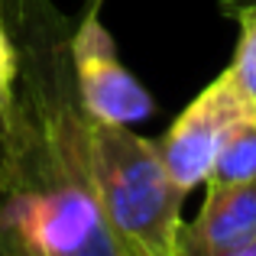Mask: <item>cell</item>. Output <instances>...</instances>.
<instances>
[{"instance_id": "obj_1", "label": "cell", "mask_w": 256, "mask_h": 256, "mask_svg": "<svg viewBox=\"0 0 256 256\" xmlns=\"http://www.w3.org/2000/svg\"><path fill=\"white\" fill-rule=\"evenodd\" d=\"M0 16L16 42V82L0 98V211L39 256H120L98 204L72 20L52 0H0Z\"/></svg>"}, {"instance_id": "obj_2", "label": "cell", "mask_w": 256, "mask_h": 256, "mask_svg": "<svg viewBox=\"0 0 256 256\" xmlns=\"http://www.w3.org/2000/svg\"><path fill=\"white\" fill-rule=\"evenodd\" d=\"M91 169L120 256H175L185 192L172 182L156 140L91 120Z\"/></svg>"}, {"instance_id": "obj_3", "label": "cell", "mask_w": 256, "mask_h": 256, "mask_svg": "<svg viewBox=\"0 0 256 256\" xmlns=\"http://www.w3.org/2000/svg\"><path fill=\"white\" fill-rule=\"evenodd\" d=\"M253 114L256 104L240 91V84L234 82V75L227 68L208 88H201L192 98V104L156 140V150L175 185L185 194L204 185L220 146Z\"/></svg>"}, {"instance_id": "obj_4", "label": "cell", "mask_w": 256, "mask_h": 256, "mask_svg": "<svg viewBox=\"0 0 256 256\" xmlns=\"http://www.w3.org/2000/svg\"><path fill=\"white\" fill-rule=\"evenodd\" d=\"M72 68L88 117L98 124L133 126L156 110V100L130 75L117 56L114 36L98 20V10H84L78 26H72Z\"/></svg>"}, {"instance_id": "obj_5", "label": "cell", "mask_w": 256, "mask_h": 256, "mask_svg": "<svg viewBox=\"0 0 256 256\" xmlns=\"http://www.w3.org/2000/svg\"><path fill=\"white\" fill-rule=\"evenodd\" d=\"M256 237V178L208 185V198L192 224L182 220L175 256H237Z\"/></svg>"}, {"instance_id": "obj_6", "label": "cell", "mask_w": 256, "mask_h": 256, "mask_svg": "<svg viewBox=\"0 0 256 256\" xmlns=\"http://www.w3.org/2000/svg\"><path fill=\"white\" fill-rule=\"evenodd\" d=\"M250 178H256V114L227 136L204 185H237Z\"/></svg>"}, {"instance_id": "obj_7", "label": "cell", "mask_w": 256, "mask_h": 256, "mask_svg": "<svg viewBox=\"0 0 256 256\" xmlns=\"http://www.w3.org/2000/svg\"><path fill=\"white\" fill-rule=\"evenodd\" d=\"M230 16L240 26V39H237V49H234V58L227 65V72L240 84V91L256 104V0L237 6Z\"/></svg>"}, {"instance_id": "obj_8", "label": "cell", "mask_w": 256, "mask_h": 256, "mask_svg": "<svg viewBox=\"0 0 256 256\" xmlns=\"http://www.w3.org/2000/svg\"><path fill=\"white\" fill-rule=\"evenodd\" d=\"M13 82H16V42L0 16V98L13 88Z\"/></svg>"}, {"instance_id": "obj_9", "label": "cell", "mask_w": 256, "mask_h": 256, "mask_svg": "<svg viewBox=\"0 0 256 256\" xmlns=\"http://www.w3.org/2000/svg\"><path fill=\"white\" fill-rule=\"evenodd\" d=\"M0 256H39L36 246L6 220L4 211H0Z\"/></svg>"}, {"instance_id": "obj_10", "label": "cell", "mask_w": 256, "mask_h": 256, "mask_svg": "<svg viewBox=\"0 0 256 256\" xmlns=\"http://www.w3.org/2000/svg\"><path fill=\"white\" fill-rule=\"evenodd\" d=\"M244 4H253V0H220V10H224L227 16H230V13L237 10V6H244Z\"/></svg>"}, {"instance_id": "obj_11", "label": "cell", "mask_w": 256, "mask_h": 256, "mask_svg": "<svg viewBox=\"0 0 256 256\" xmlns=\"http://www.w3.org/2000/svg\"><path fill=\"white\" fill-rule=\"evenodd\" d=\"M237 256H256V237H253V240H250V244H246V246H244V250H240Z\"/></svg>"}, {"instance_id": "obj_12", "label": "cell", "mask_w": 256, "mask_h": 256, "mask_svg": "<svg viewBox=\"0 0 256 256\" xmlns=\"http://www.w3.org/2000/svg\"><path fill=\"white\" fill-rule=\"evenodd\" d=\"M98 6H100V0H88V6H84V10H98Z\"/></svg>"}]
</instances>
